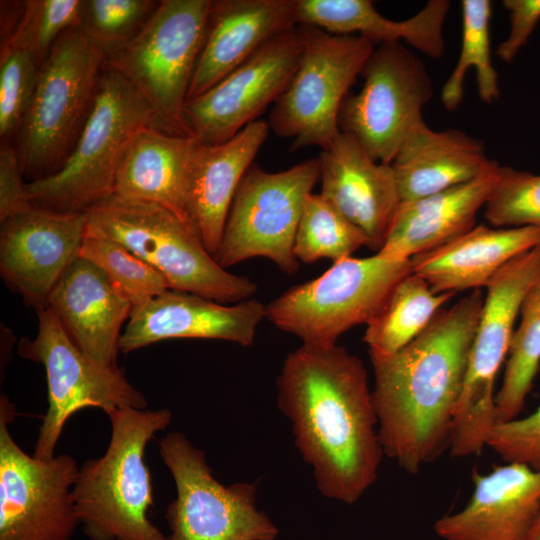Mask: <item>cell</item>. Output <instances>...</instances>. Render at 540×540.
<instances>
[{"label":"cell","instance_id":"1","mask_svg":"<svg viewBox=\"0 0 540 540\" xmlns=\"http://www.w3.org/2000/svg\"><path fill=\"white\" fill-rule=\"evenodd\" d=\"M277 404L317 489L353 504L377 479L383 449L363 362L346 348L302 344L277 378Z\"/></svg>","mask_w":540,"mask_h":540},{"label":"cell","instance_id":"2","mask_svg":"<svg viewBox=\"0 0 540 540\" xmlns=\"http://www.w3.org/2000/svg\"><path fill=\"white\" fill-rule=\"evenodd\" d=\"M484 297L480 289L440 309L409 344L370 355L383 453L410 474L449 449L455 410Z\"/></svg>","mask_w":540,"mask_h":540},{"label":"cell","instance_id":"3","mask_svg":"<svg viewBox=\"0 0 540 540\" xmlns=\"http://www.w3.org/2000/svg\"><path fill=\"white\" fill-rule=\"evenodd\" d=\"M111 438L105 453L79 468L72 497L92 540H165L148 518L153 506L145 449L172 419L168 409L120 408L107 413Z\"/></svg>","mask_w":540,"mask_h":540},{"label":"cell","instance_id":"4","mask_svg":"<svg viewBox=\"0 0 540 540\" xmlns=\"http://www.w3.org/2000/svg\"><path fill=\"white\" fill-rule=\"evenodd\" d=\"M85 214L87 234L122 244L163 274L170 289L222 304L251 299L258 289L250 278L222 268L195 227L159 204L111 195Z\"/></svg>","mask_w":540,"mask_h":540},{"label":"cell","instance_id":"5","mask_svg":"<svg viewBox=\"0 0 540 540\" xmlns=\"http://www.w3.org/2000/svg\"><path fill=\"white\" fill-rule=\"evenodd\" d=\"M160 124L144 97L103 65L83 129L63 165L26 183L33 205L57 212H85L114 192L126 148L142 128Z\"/></svg>","mask_w":540,"mask_h":540},{"label":"cell","instance_id":"6","mask_svg":"<svg viewBox=\"0 0 540 540\" xmlns=\"http://www.w3.org/2000/svg\"><path fill=\"white\" fill-rule=\"evenodd\" d=\"M103 65V53L77 26L58 38L39 66L15 146L28 182L55 173L69 156L90 112Z\"/></svg>","mask_w":540,"mask_h":540},{"label":"cell","instance_id":"7","mask_svg":"<svg viewBox=\"0 0 540 540\" xmlns=\"http://www.w3.org/2000/svg\"><path fill=\"white\" fill-rule=\"evenodd\" d=\"M212 0H162L139 32L104 58L153 109L162 130L190 137L184 116Z\"/></svg>","mask_w":540,"mask_h":540},{"label":"cell","instance_id":"8","mask_svg":"<svg viewBox=\"0 0 540 540\" xmlns=\"http://www.w3.org/2000/svg\"><path fill=\"white\" fill-rule=\"evenodd\" d=\"M411 273V259L378 253L347 257L266 304V319L302 344L333 346L352 327L367 325L394 286Z\"/></svg>","mask_w":540,"mask_h":540},{"label":"cell","instance_id":"9","mask_svg":"<svg viewBox=\"0 0 540 540\" xmlns=\"http://www.w3.org/2000/svg\"><path fill=\"white\" fill-rule=\"evenodd\" d=\"M298 27L301 56L267 122L276 135L292 139L290 151L308 146L324 150L340 133L343 101L376 45L357 35H333L313 26Z\"/></svg>","mask_w":540,"mask_h":540},{"label":"cell","instance_id":"10","mask_svg":"<svg viewBox=\"0 0 540 540\" xmlns=\"http://www.w3.org/2000/svg\"><path fill=\"white\" fill-rule=\"evenodd\" d=\"M539 269L540 245L508 262L486 286L453 419L449 444L453 457L479 453L497 425L495 380L507 359L523 298Z\"/></svg>","mask_w":540,"mask_h":540},{"label":"cell","instance_id":"11","mask_svg":"<svg viewBox=\"0 0 540 540\" xmlns=\"http://www.w3.org/2000/svg\"><path fill=\"white\" fill-rule=\"evenodd\" d=\"M318 180L319 157L279 172L252 164L237 187L215 261L226 269L265 257L287 275L297 272L295 237L305 200Z\"/></svg>","mask_w":540,"mask_h":540},{"label":"cell","instance_id":"12","mask_svg":"<svg viewBox=\"0 0 540 540\" xmlns=\"http://www.w3.org/2000/svg\"><path fill=\"white\" fill-rule=\"evenodd\" d=\"M159 451L173 476L176 498L166 519L165 540H275L278 529L256 506V485H223L213 476L205 453L180 432L160 441Z\"/></svg>","mask_w":540,"mask_h":540},{"label":"cell","instance_id":"13","mask_svg":"<svg viewBox=\"0 0 540 540\" xmlns=\"http://www.w3.org/2000/svg\"><path fill=\"white\" fill-rule=\"evenodd\" d=\"M34 339L20 341L21 357L41 363L46 371L48 410L43 417L33 456L52 459L66 421L85 408L106 414L120 408L145 409V396L133 387L118 367L107 368L89 359L71 340L48 308L36 310Z\"/></svg>","mask_w":540,"mask_h":540},{"label":"cell","instance_id":"14","mask_svg":"<svg viewBox=\"0 0 540 540\" xmlns=\"http://www.w3.org/2000/svg\"><path fill=\"white\" fill-rule=\"evenodd\" d=\"M357 94L347 95L340 131L353 136L378 162L391 164L433 95L423 61L401 42L376 45Z\"/></svg>","mask_w":540,"mask_h":540},{"label":"cell","instance_id":"15","mask_svg":"<svg viewBox=\"0 0 540 540\" xmlns=\"http://www.w3.org/2000/svg\"><path fill=\"white\" fill-rule=\"evenodd\" d=\"M15 416L0 399V540H70L80 524L72 497L79 467L68 454L40 460L11 436Z\"/></svg>","mask_w":540,"mask_h":540},{"label":"cell","instance_id":"16","mask_svg":"<svg viewBox=\"0 0 540 540\" xmlns=\"http://www.w3.org/2000/svg\"><path fill=\"white\" fill-rule=\"evenodd\" d=\"M302 52L298 25L266 43L250 59L185 104L190 137L217 145L235 136L280 97Z\"/></svg>","mask_w":540,"mask_h":540},{"label":"cell","instance_id":"17","mask_svg":"<svg viewBox=\"0 0 540 540\" xmlns=\"http://www.w3.org/2000/svg\"><path fill=\"white\" fill-rule=\"evenodd\" d=\"M85 212L36 205L1 221L0 274L36 310L47 307L54 286L79 256Z\"/></svg>","mask_w":540,"mask_h":540},{"label":"cell","instance_id":"18","mask_svg":"<svg viewBox=\"0 0 540 540\" xmlns=\"http://www.w3.org/2000/svg\"><path fill=\"white\" fill-rule=\"evenodd\" d=\"M265 318L266 304L256 299L225 305L169 289L132 309L119 349L129 353L171 338L218 339L248 347Z\"/></svg>","mask_w":540,"mask_h":540},{"label":"cell","instance_id":"19","mask_svg":"<svg viewBox=\"0 0 540 540\" xmlns=\"http://www.w3.org/2000/svg\"><path fill=\"white\" fill-rule=\"evenodd\" d=\"M321 196L382 248L401 198L391 164L375 160L350 134L340 131L321 151Z\"/></svg>","mask_w":540,"mask_h":540},{"label":"cell","instance_id":"20","mask_svg":"<svg viewBox=\"0 0 540 540\" xmlns=\"http://www.w3.org/2000/svg\"><path fill=\"white\" fill-rule=\"evenodd\" d=\"M47 307L89 359L118 367L121 328L133 307L102 269L81 256L75 258L51 291Z\"/></svg>","mask_w":540,"mask_h":540},{"label":"cell","instance_id":"21","mask_svg":"<svg viewBox=\"0 0 540 540\" xmlns=\"http://www.w3.org/2000/svg\"><path fill=\"white\" fill-rule=\"evenodd\" d=\"M296 0H215L187 94L201 95L266 43L297 26Z\"/></svg>","mask_w":540,"mask_h":540},{"label":"cell","instance_id":"22","mask_svg":"<svg viewBox=\"0 0 540 540\" xmlns=\"http://www.w3.org/2000/svg\"><path fill=\"white\" fill-rule=\"evenodd\" d=\"M473 493L463 509L438 519L443 540H523L540 510V471L505 463L475 473Z\"/></svg>","mask_w":540,"mask_h":540},{"label":"cell","instance_id":"23","mask_svg":"<svg viewBox=\"0 0 540 540\" xmlns=\"http://www.w3.org/2000/svg\"><path fill=\"white\" fill-rule=\"evenodd\" d=\"M267 121L255 120L217 145L197 141L187 181V212L211 255L220 245L237 187L268 137Z\"/></svg>","mask_w":540,"mask_h":540},{"label":"cell","instance_id":"24","mask_svg":"<svg viewBox=\"0 0 540 540\" xmlns=\"http://www.w3.org/2000/svg\"><path fill=\"white\" fill-rule=\"evenodd\" d=\"M540 245L535 227L496 228L484 224L411 258L412 273L435 293H457L487 286L512 259Z\"/></svg>","mask_w":540,"mask_h":540},{"label":"cell","instance_id":"25","mask_svg":"<svg viewBox=\"0 0 540 540\" xmlns=\"http://www.w3.org/2000/svg\"><path fill=\"white\" fill-rule=\"evenodd\" d=\"M500 165L478 178L444 191L401 202L378 254L394 259L439 247L475 226L498 176Z\"/></svg>","mask_w":540,"mask_h":540},{"label":"cell","instance_id":"26","mask_svg":"<svg viewBox=\"0 0 540 540\" xmlns=\"http://www.w3.org/2000/svg\"><path fill=\"white\" fill-rule=\"evenodd\" d=\"M494 163L480 139L458 129L435 131L422 120L391 165L401 202H405L470 182Z\"/></svg>","mask_w":540,"mask_h":540},{"label":"cell","instance_id":"27","mask_svg":"<svg viewBox=\"0 0 540 540\" xmlns=\"http://www.w3.org/2000/svg\"><path fill=\"white\" fill-rule=\"evenodd\" d=\"M447 0H430L412 17L395 21L381 15L370 0H296L295 22L333 35H357L375 45L407 43L434 59L444 53Z\"/></svg>","mask_w":540,"mask_h":540},{"label":"cell","instance_id":"28","mask_svg":"<svg viewBox=\"0 0 540 540\" xmlns=\"http://www.w3.org/2000/svg\"><path fill=\"white\" fill-rule=\"evenodd\" d=\"M196 145L192 137L157 126L142 128L126 148L113 195L159 204L194 227L187 212V181Z\"/></svg>","mask_w":540,"mask_h":540},{"label":"cell","instance_id":"29","mask_svg":"<svg viewBox=\"0 0 540 540\" xmlns=\"http://www.w3.org/2000/svg\"><path fill=\"white\" fill-rule=\"evenodd\" d=\"M456 293H435L416 274L401 279L367 324L363 341L369 353L391 355L409 344Z\"/></svg>","mask_w":540,"mask_h":540},{"label":"cell","instance_id":"30","mask_svg":"<svg viewBox=\"0 0 540 540\" xmlns=\"http://www.w3.org/2000/svg\"><path fill=\"white\" fill-rule=\"evenodd\" d=\"M502 384L495 396L497 424L520 416L540 368V269L520 307Z\"/></svg>","mask_w":540,"mask_h":540},{"label":"cell","instance_id":"31","mask_svg":"<svg viewBox=\"0 0 540 540\" xmlns=\"http://www.w3.org/2000/svg\"><path fill=\"white\" fill-rule=\"evenodd\" d=\"M462 41L457 63L441 91V101L447 110H455L462 102L467 71H476L479 98L492 103L499 98L498 75L492 64L490 50L489 0H463Z\"/></svg>","mask_w":540,"mask_h":540},{"label":"cell","instance_id":"32","mask_svg":"<svg viewBox=\"0 0 540 540\" xmlns=\"http://www.w3.org/2000/svg\"><path fill=\"white\" fill-rule=\"evenodd\" d=\"M362 246L368 247V240L359 228L344 218L320 193L308 195L293 249L299 262L309 264L322 258L336 262L351 257Z\"/></svg>","mask_w":540,"mask_h":540},{"label":"cell","instance_id":"33","mask_svg":"<svg viewBox=\"0 0 540 540\" xmlns=\"http://www.w3.org/2000/svg\"><path fill=\"white\" fill-rule=\"evenodd\" d=\"M79 256L102 269L133 308L144 305L170 289L163 274L112 239L85 232Z\"/></svg>","mask_w":540,"mask_h":540},{"label":"cell","instance_id":"34","mask_svg":"<svg viewBox=\"0 0 540 540\" xmlns=\"http://www.w3.org/2000/svg\"><path fill=\"white\" fill-rule=\"evenodd\" d=\"M82 0L19 2L16 20L2 37L1 49L29 52L39 66L68 29L80 26Z\"/></svg>","mask_w":540,"mask_h":540},{"label":"cell","instance_id":"35","mask_svg":"<svg viewBox=\"0 0 540 540\" xmlns=\"http://www.w3.org/2000/svg\"><path fill=\"white\" fill-rule=\"evenodd\" d=\"M159 1H82L80 28L104 58L126 45L153 14Z\"/></svg>","mask_w":540,"mask_h":540},{"label":"cell","instance_id":"36","mask_svg":"<svg viewBox=\"0 0 540 540\" xmlns=\"http://www.w3.org/2000/svg\"><path fill=\"white\" fill-rule=\"evenodd\" d=\"M483 209L493 227L540 229V175L500 166Z\"/></svg>","mask_w":540,"mask_h":540},{"label":"cell","instance_id":"37","mask_svg":"<svg viewBox=\"0 0 540 540\" xmlns=\"http://www.w3.org/2000/svg\"><path fill=\"white\" fill-rule=\"evenodd\" d=\"M39 64L27 51L1 49L0 57V136L11 144L17 136L31 103Z\"/></svg>","mask_w":540,"mask_h":540},{"label":"cell","instance_id":"38","mask_svg":"<svg viewBox=\"0 0 540 540\" xmlns=\"http://www.w3.org/2000/svg\"><path fill=\"white\" fill-rule=\"evenodd\" d=\"M487 447L507 463H519L540 471V405L527 416L498 423Z\"/></svg>","mask_w":540,"mask_h":540},{"label":"cell","instance_id":"39","mask_svg":"<svg viewBox=\"0 0 540 540\" xmlns=\"http://www.w3.org/2000/svg\"><path fill=\"white\" fill-rule=\"evenodd\" d=\"M24 178L15 146L1 144L0 222L32 206L27 196V182H24Z\"/></svg>","mask_w":540,"mask_h":540},{"label":"cell","instance_id":"40","mask_svg":"<svg viewBox=\"0 0 540 540\" xmlns=\"http://www.w3.org/2000/svg\"><path fill=\"white\" fill-rule=\"evenodd\" d=\"M510 16V30L501 42L496 55L504 62H512L540 21V0H504Z\"/></svg>","mask_w":540,"mask_h":540},{"label":"cell","instance_id":"41","mask_svg":"<svg viewBox=\"0 0 540 540\" xmlns=\"http://www.w3.org/2000/svg\"><path fill=\"white\" fill-rule=\"evenodd\" d=\"M523 540H540V510Z\"/></svg>","mask_w":540,"mask_h":540}]
</instances>
